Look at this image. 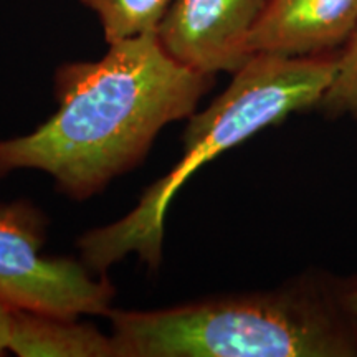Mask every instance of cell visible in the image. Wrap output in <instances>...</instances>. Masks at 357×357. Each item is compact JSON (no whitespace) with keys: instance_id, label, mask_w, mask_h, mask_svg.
<instances>
[{"instance_id":"cell-1","label":"cell","mask_w":357,"mask_h":357,"mask_svg":"<svg viewBox=\"0 0 357 357\" xmlns=\"http://www.w3.org/2000/svg\"><path fill=\"white\" fill-rule=\"evenodd\" d=\"M213 75L178 63L146 33L109 43L98 61L55 75L56 113L32 134L0 141V177L37 169L71 199H88L139 164L158 132L190 118Z\"/></svg>"},{"instance_id":"cell-2","label":"cell","mask_w":357,"mask_h":357,"mask_svg":"<svg viewBox=\"0 0 357 357\" xmlns=\"http://www.w3.org/2000/svg\"><path fill=\"white\" fill-rule=\"evenodd\" d=\"M116 357H356L342 284L301 278L271 291L167 310L109 311Z\"/></svg>"},{"instance_id":"cell-3","label":"cell","mask_w":357,"mask_h":357,"mask_svg":"<svg viewBox=\"0 0 357 357\" xmlns=\"http://www.w3.org/2000/svg\"><path fill=\"white\" fill-rule=\"evenodd\" d=\"M336 68L337 53H253L231 73L225 91L202 113L190 116L184 132V155L176 167L147 187L126 217L79 238L82 261L95 273H105L129 253H136L155 270L162 260L167 208L187 178L217 155L280 124L289 114L319 108Z\"/></svg>"},{"instance_id":"cell-4","label":"cell","mask_w":357,"mask_h":357,"mask_svg":"<svg viewBox=\"0 0 357 357\" xmlns=\"http://www.w3.org/2000/svg\"><path fill=\"white\" fill-rule=\"evenodd\" d=\"M43 225L30 205H0V301L17 310L77 318L108 314L114 288L83 261L42 255Z\"/></svg>"},{"instance_id":"cell-5","label":"cell","mask_w":357,"mask_h":357,"mask_svg":"<svg viewBox=\"0 0 357 357\" xmlns=\"http://www.w3.org/2000/svg\"><path fill=\"white\" fill-rule=\"evenodd\" d=\"M275 0H174L159 40L178 63L200 73H235L252 56L250 40Z\"/></svg>"},{"instance_id":"cell-6","label":"cell","mask_w":357,"mask_h":357,"mask_svg":"<svg viewBox=\"0 0 357 357\" xmlns=\"http://www.w3.org/2000/svg\"><path fill=\"white\" fill-rule=\"evenodd\" d=\"M357 26V0H275L250 40V52L323 55Z\"/></svg>"},{"instance_id":"cell-7","label":"cell","mask_w":357,"mask_h":357,"mask_svg":"<svg viewBox=\"0 0 357 357\" xmlns=\"http://www.w3.org/2000/svg\"><path fill=\"white\" fill-rule=\"evenodd\" d=\"M8 351L20 357H116L111 336L75 318L10 307Z\"/></svg>"},{"instance_id":"cell-8","label":"cell","mask_w":357,"mask_h":357,"mask_svg":"<svg viewBox=\"0 0 357 357\" xmlns=\"http://www.w3.org/2000/svg\"><path fill=\"white\" fill-rule=\"evenodd\" d=\"M96 13L106 42L158 33L174 0H79Z\"/></svg>"},{"instance_id":"cell-9","label":"cell","mask_w":357,"mask_h":357,"mask_svg":"<svg viewBox=\"0 0 357 357\" xmlns=\"http://www.w3.org/2000/svg\"><path fill=\"white\" fill-rule=\"evenodd\" d=\"M319 108L329 116H346L357 123V26L337 53L336 75Z\"/></svg>"},{"instance_id":"cell-10","label":"cell","mask_w":357,"mask_h":357,"mask_svg":"<svg viewBox=\"0 0 357 357\" xmlns=\"http://www.w3.org/2000/svg\"><path fill=\"white\" fill-rule=\"evenodd\" d=\"M10 341V306L0 301V356L8 351Z\"/></svg>"},{"instance_id":"cell-11","label":"cell","mask_w":357,"mask_h":357,"mask_svg":"<svg viewBox=\"0 0 357 357\" xmlns=\"http://www.w3.org/2000/svg\"><path fill=\"white\" fill-rule=\"evenodd\" d=\"M342 301H344L347 312L357 324V276H354L347 284H342Z\"/></svg>"}]
</instances>
